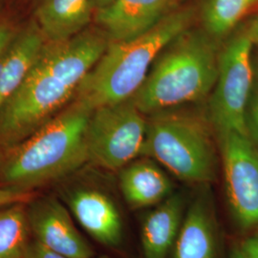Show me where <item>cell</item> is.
Masks as SVG:
<instances>
[{
    "label": "cell",
    "instance_id": "obj_1",
    "mask_svg": "<svg viewBox=\"0 0 258 258\" xmlns=\"http://www.w3.org/2000/svg\"><path fill=\"white\" fill-rule=\"evenodd\" d=\"M108 42L101 30L46 41L25 81L0 110V149L18 146L55 117L75 97Z\"/></svg>",
    "mask_w": 258,
    "mask_h": 258
},
{
    "label": "cell",
    "instance_id": "obj_2",
    "mask_svg": "<svg viewBox=\"0 0 258 258\" xmlns=\"http://www.w3.org/2000/svg\"><path fill=\"white\" fill-rule=\"evenodd\" d=\"M92 111L74 101L18 146L0 164L4 185L32 190L73 174L88 163L87 126Z\"/></svg>",
    "mask_w": 258,
    "mask_h": 258
},
{
    "label": "cell",
    "instance_id": "obj_3",
    "mask_svg": "<svg viewBox=\"0 0 258 258\" xmlns=\"http://www.w3.org/2000/svg\"><path fill=\"white\" fill-rule=\"evenodd\" d=\"M194 11L179 9L137 37L108 42L102 56L86 75L75 101L91 110L131 99L143 83L163 49L190 28Z\"/></svg>",
    "mask_w": 258,
    "mask_h": 258
},
{
    "label": "cell",
    "instance_id": "obj_4",
    "mask_svg": "<svg viewBox=\"0 0 258 258\" xmlns=\"http://www.w3.org/2000/svg\"><path fill=\"white\" fill-rule=\"evenodd\" d=\"M218 60L215 39L188 28L157 56L132 100L144 114L201 101L214 87Z\"/></svg>",
    "mask_w": 258,
    "mask_h": 258
},
{
    "label": "cell",
    "instance_id": "obj_5",
    "mask_svg": "<svg viewBox=\"0 0 258 258\" xmlns=\"http://www.w3.org/2000/svg\"><path fill=\"white\" fill-rule=\"evenodd\" d=\"M151 115L142 155L155 159L184 182H213L218 159L206 123L191 115L166 110Z\"/></svg>",
    "mask_w": 258,
    "mask_h": 258
},
{
    "label": "cell",
    "instance_id": "obj_6",
    "mask_svg": "<svg viewBox=\"0 0 258 258\" xmlns=\"http://www.w3.org/2000/svg\"><path fill=\"white\" fill-rule=\"evenodd\" d=\"M147 126L145 114L132 98L95 108L87 126L88 163L120 171L142 155Z\"/></svg>",
    "mask_w": 258,
    "mask_h": 258
},
{
    "label": "cell",
    "instance_id": "obj_7",
    "mask_svg": "<svg viewBox=\"0 0 258 258\" xmlns=\"http://www.w3.org/2000/svg\"><path fill=\"white\" fill-rule=\"evenodd\" d=\"M252 54L253 45L245 29L232 36L219 53L210 102L211 121L218 135L234 131L247 136L244 116L255 80Z\"/></svg>",
    "mask_w": 258,
    "mask_h": 258
},
{
    "label": "cell",
    "instance_id": "obj_8",
    "mask_svg": "<svg viewBox=\"0 0 258 258\" xmlns=\"http://www.w3.org/2000/svg\"><path fill=\"white\" fill-rule=\"evenodd\" d=\"M227 199L243 231H258V150L238 132L218 135Z\"/></svg>",
    "mask_w": 258,
    "mask_h": 258
},
{
    "label": "cell",
    "instance_id": "obj_9",
    "mask_svg": "<svg viewBox=\"0 0 258 258\" xmlns=\"http://www.w3.org/2000/svg\"><path fill=\"white\" fill-rule=\"evenodd\" d=\"M75 219L93 239L118 249L124 240V222L120 206L108 191L97 185L80 184L59 192Z\"/></svg>",
    "mask_w": 258,
    "mask_h": 258
},
{
    "label": "cell",
    "instance_id": "obj_10",
    "mask_svg": "<svg viewBox=\"0 0 258 258\" xmlns=\"http://www.w3.org/2000/svg\"><path fill=\"white\" fill-rule=\"evenodd\" d=\"M26 211L30 232L48 249L69 258H94L92 246L77 229L60 199L55 196L34 198Z\"/></svg>",
    "mask_w": 258,
    "mask_h": 258
},
{
    "label": "cell",
    "instance_id": "obj_11",
    "mask_svg": "<svg viewBox=\"0 0 258 258\" xmlns=\"http://www.w3.org/2000/svg\"><path fill=\"white\" fill-rule=\"evenodd\" d=\"M187 205L171 258H218L219 224L210 184H198Z\"/></svg>",
    "mask_w": 258,
    "mask_h": 258
},
{
    "label": "cell",
    "instance_id": "obj_12",
    "mask_svg": "<svg viewBox=\"0 0 258 258\" xmlns=\"http://www.w3.org/2000/svg\"><path fill=\"white\" fill-rule=\"evenodd\" d=\"M182 0H114L97 10L95 21L108 41L139 37L151 30L171 13Z\"/></svg>",
    "mask_w": 258,
    "mask_h": 258
},
{
    "label": "cell",
    "instance_id": "obj_13",
    "mask_svg": "<svg viewBox=\"0 0 258 258\" xmlns=\"http://www.w3.org/2000/svg\"><path fill=\"white\" fill-rule=\"evenodd\" d=\"M120 192L130 210L157 206L173 194V184L152 160H135L120 170Z\"/></svg>",
    "mask_w": 258,
    "mask_h": 258
},
{
    "label": "cell",
    "instance_id": "obj_14",
    "mask_svg": "<svg viewBox=\"0 0 258 258\" xmlns=\"http://www.w3.org/2000/svg\"><path fill=\"white\" fill-rule=\"evenodd\" d=\"M186 204L184 194L173 192L145 217L141 231L144 258H168L184 219Z\"/></svg>",
    "mask_w": 258,
    "mask_h": 258
},
{
    "label": "cell",
    "instance_id": "obj_15",
    "mask_svg": "<svg viewBox=\"0 0 258 258\" xmlns=\"http://www.w3.org/2000/svg\"><path fill=\"white\" fill-rule=\"evenodd\" d=\"M46 41L37 23H32L0 55V110L25 81Z\"/></svg>",
    "mask_w": 258,
    "mask_h": 258
},
{
    "label": "cell",
    "instance_id": "obj_16",
    "mask_svg": "<svg viewBox=\"0 0 258 258\" xmlns=\"http://www.w3.org/2000/svg\"><path fill=\"white\" fill-rule=\"evenodd\" d=\"M93 7L92 0H41L37 25L47 41H64L85 30Z\"/></svg>",
    "mask_w": 258,
    "mask_h": 258
},
{
    "label": "cell",
    "instance_id": "obj_17",
    "mask_svg": "<svg viewBox=\"0 0 258 258\" xmlns=\"http://www.w3.org/2000/svg\"><path fill=\"white\" fill-rule=\"evenodd\" d=\"M27 204L0 209V258H23L30 242Z\"/></svg>",
    "mask_w": 258,
    "mask_h": 258
},
{
    "label": "cell",
    "instance_id": "obj_18",
    "mask_svg": "<svg viewBox=\"0 0 258 258\" xmlns=\"http://www.w3.org/2000/svg\"><path fill=\"white\" fill-rule=\"evenodd\" d=\"M258 0H206L202 10L204 31L213 39L229 34Z\"/></svg>",
    "mask_w": 258,
    "mask_h": 258
},
{
    "label": "cell",
    "instance_id": "obj_19",
    "mask_svg": "<svg viewBox=\"0 0 258 258\" xmlns=\"http://www.w3.org/2000/svg\"><path fill=\"white\" fill-rule=\"evenodd\" d=\"M245 127L247 136L258 150V80L255 79L245 109Z\"/></svg>",
    "mask_w": 258,
    "mask_h": 258
},
{
    "label": "cell",
    "instance_id": "obj_20",
    "mask_svg": "<svg viewBox=\"0 0 258 258\" xmlns=\"http://www.w3.org/2000/svg\"><path fill=\"white\" fill-rule=\"evenodd\" d=\"M35 198L32 190L12 186H0V209L18 203L28 204Z\"/></svg>",
    "mask_w": 258,
    "mask_h": 258
},
{
    "label": "cell",
    "instance_id": "obj_21",
    "mask_svg": "<svg viewBox=\"0 0 258 258\" xmlns=\"http://www.w3.org/2000/svg\"><path fill=\"white\" fill-rule=\"evenodd\" d=\"M23 258H69L48 249L37 240H30Z\"/></svg>",
    "mask_w": 258,
    "mask_h": 258
},
{
    "label": "cell",
    "instance_id": "obj_22",
    "mask_svg": "<svg viewBox=\"0 0 258 258\" xmlns=\"http://www.w3.org/2000/svg\"><path fill=\"white\" fill-rule=\"evenodd\" d=\"M240 249L247 258H258V231L243 240Z\"/></svg>",
    "mask_w": 258,
    "mask_h": 258
},
{
    "label": "cell",
    "instance_id": "obj_23",
    "mask_svg": "<svg viewBox=\"0 0 258 258\" xmlns=\"http://www.w3.org/2000/svg\"><path fill=\"white\" fill-rule=\"evenodd\" d=\"M17 35L15 29L7 22L0 21V55L8 48Z\"/></svg>",
    "mask_w": 258,
    "mask_h": 258
},
{
    "label": "cell",
    "instance_id": "obj_24",
    "mask_svg": "<svg viewBox=\"0 0 258 258\" xmlns=\"http://www.w3.org/2000/svg\"><path fill=\"white\" fill-rule=\"evenodd\" d=\"M247 35L254 48H258V15L249 21L248 27L245 29Z\"/></svg>",
    "mask_w": 258,
    "mask_h": 258
},
{
    "label": "cell",
    "instance_id": "obj_25",
    "mask_svg": "<svg viewBox=\"0 0 258 258\" xmlns=\"http://www.w3.org/2000/svg\"><path fill=\"white\" fill-rule=\"evenodd\" d=\"M229 258H247L240 249L239 245H234L231 249Z\"/></svg>",
    "mask_w": 258,
    "mask_h": 258
},
{
    "label": "cell",
    "instance_id": "obj_26",
    "mask_svg": "<svg viewBox=\"0 0 258 258\" xmlns=\"http://www.w3.org/2000/svg\"><path fill=\"white\" fill-rule=\"evenodd\" d=\"M256 51H254L253 47V54H252V63H253V71L254 77L258 80V48H255Z\"/></svg>",
    "mask_w": 258,
    "mask_h": 258
},
{
    "label": "cell",
    "instance_id": "obj_27",
    "mask_svg": "<svg viewBox=\"0 0 258 258\" xmlns=\"http://www.w3.org/2000/svg\"><path fill=\"white\" fill-rule=\"evenodd\" d=\"M92 1L93 6L96 7L97 10H98L103 8V7L107 6V5H109L111 2L114 1V0H92Z\"/></svg>",
    "mask_w": 258,
    "mask_h": 258
},
{
    "label": "cell",
    "instance_id": "obj_28",
    "mask_svg": "<svg viewBox=\"0 0 258 258\" xmlns=\"http://www.w3.org/2000/svg\"><path fill=\"white\" fill-rule=\"evenodd\" d=\"M96 258H112L110 256H108V255H101V256H99V257Z\"/></svg>",
    "mask_w": 258,
    "mask_h": 258
},
{
    "label": "cell",
    "instance_id": "obj_29",
    "mask_svg": "<svg viewBox=\"0 0 258 258\" xmlns=\"http://www.w3.org/2000/svg\"><path fill=\"white\" fill-rule=\"evenodd\" d=\"M182 1H183V0H182Z\"/></svg>",
    "mask_w": 258,
    "mask_h": 258
}]
</instances>
